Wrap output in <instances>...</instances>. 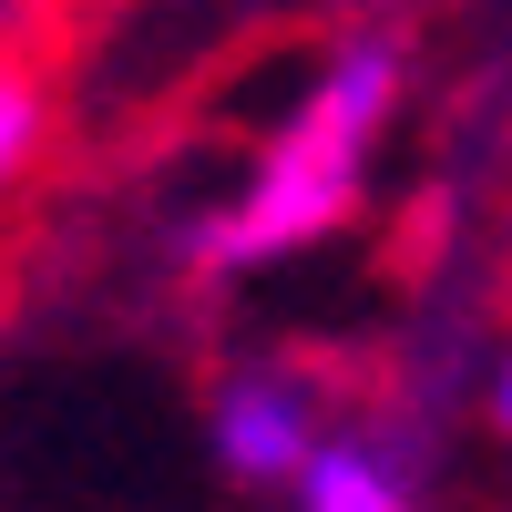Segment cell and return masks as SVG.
<instances>
[{
    "instance_id": "6da1fadb",
    "label": "cell",
    "mask_w": 512,
    "mask_h": 512,
    "mask_svg": "<svg viewBox=\"0 0 512 512\" xmlns=\"http://www.w3.org/2000/svg\"><path fill=\"white\" fill-rule=\"evenodd\" d=\"M390 113H400V41L359 31L349 52L297 93V113L256 144L236 205L195 226V267L236 277V267H277V256L338 236L359 216V195H369V154L390 134Z\"/></svg>"
},
{
    "instance_id": "7a4b0ae2",
    "label": "cell",
    "mask_w": 512,
    "mask_h": 512,
    "mask_svg": "<svg viewBox=\"0 0 512 512\" xmlns=\"http://www.w3.org/2000/svg\"><path fill=\"white\" fill-rule=\"evenodd\" d=\"M328 431H338V410L318 390V369H297V359H246L216 390V461L246 492L256 482H297Z\"/></svg>"
},
{
    "instance_id": "3957f363",
    "label": "cell",
    "mask_w": 512,
    "mask_h": 512,
    "mask_svg": "<svg viewBox=\"0 0 512 512\" xmlns=\"http://www.w3.org/2000/svg\"><path fill=\"white\" fill-rule=\"evenodd\" d=\"M297 512H420V502H410V472H400L379 441L328 431L318 461L297 472Z\"/></svg>"
},
{
    "instance_id": "277c9868",
    "label": "cell",
    "mask_w": 512,
    "mask_h": 512,
    "mask_svg": "<svg viewBox=\"0 0 512 512\" xmlns=\"http://www.w3.org/2000/svg\"><path fill=\"white\" fill-rule=\"evenodd\" d=\"M41 134H52V103H41V82H31L11 52H0V185H21V175H31Z\"/></svg>"
},
{
    "instance_id": "5b68a950",
    "label": "cell",
    "mask_w": 512,
    "mask_h": 512,
    "mask_svg": "<svg viewBox=\"0 0 512 512\" xmlns=\"http://www.w3.org/2000/svg\"><path fill=\"white\" fill-rule=\"evenodd\" d=\"M492 420H502V441H512V359L492 369Z\"/></svg>"
}]
</instances>
